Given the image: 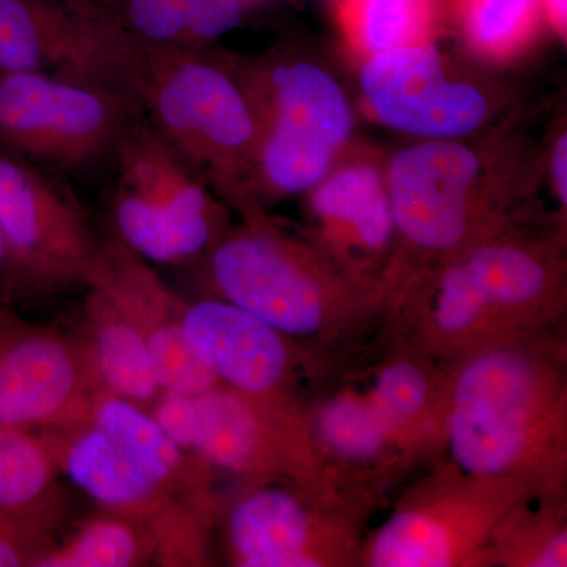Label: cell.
<instances>
[{
  "label": "cell",
  "mask_w": 567,
  "mask_h": 567,
  "mask_svg": "<svg viewBox=\"0 0 567 567\" xmlns=\"http://www.w3.org/2000/svg\"><path fill=\"white\" fill-rule=\"evenodd\" d=\"M200 50L140 48L130 91L205 185L241 199L259 140L256 112L244 85Z\"/></svg>",
  "instance_id": "obj_1"
},
{
  "label": "cell",
  "mask_w": 567,
  "mask_h": 567,
  "mask_svg": "<svg viewBox=\"0 0 567 567\" xmlns=\"http://www.w3.org/2000/svg\"><path fill=\"white\" fill-rule=\"evenodd\" d=\"M142 115L132 92L43 71L0 70V152L80 169L112 158Z\"/></svg>",
  "instance_id": "obj_2"
},
{
  "label": "cell",
  "mask_w": 567,
  "mask_h": 567,
  "mask_svg": "<svg viewBox=\"0 0 567 567\" xmlns=\"http://www.w3.org/2000/svg\"><path fill=\"white\" fill-rule=\"evenodd\" d=\"M112 159V216L123 244L159 264H181L208 248L218 213L208 186L144 115Z\"/></svg>",
  "instance_id": "obj_3"
},
{
  "label": "cell",
  "mask_w": 567,
  "mask_h": 567,
  "mask_svg": "<svg viewBox=\"0 0 567 567\" xmlns=\"http://www.w3.org/2000/svg\"><path fill=\"white\" fill-rule=\"evenodd\" d=\"M245 89L259 125L252 173L274 193L315 189L352 133V110L338 82L300 61L278 63Z\"/></svg>",
  "instance_id": "obj_4"
},
{
  "label": "cell",
  "mask_w": 567,
  "mask_h": 567,
  "mask_svg": "<svg viewBox=\"0 0 567 567\" xmlns=\"http://www.w3.org/2000/svg\"><path fill=\"white\" fill-rule=\"evenodd\" d=\"M137 50L92 0H0V70L130 91Z\"/></svg>",
  "instance_id": "obj_5"
},
{
  "label": "cell",
  "mask_w": 567,
  "mask_h": 567,
  "mask_svg": "<svg viewBox=\"0 0 567 567\" xmlns=\"http://www.w3.org/2000/svg\"><path fill=\"white\" fill-rule=\"evenodd\" d=\"M0 230L33 289L87 282L100 244L80 205L35 164L0 152Z\"/></svg>",
  "instance_id": "obj_6"
},
{
  "label": "cell",
  "mask_w": 567,
  "mask_h": 567,
  "mask_svg": "<svg viewBox=\"0 0 567 567\" xmlns=\"http://www.w3.org/2000/svg\"><path fill=\"white\" fill-rule=\"evenodd\" d=\"M99 386L85 342L21 322L0 308V427L76 423Z\"/></svg>",
  "instance_id": "obj_7"
},
{
  "label": "cell",
  "mask_w": 567,
  "mask_h": 567,
  "mask_svg": "<svg viewBox=\"0 0 567 567\" xmlns=\"http://www.w3.org/2000/svg\"><path fill=\"white\" fill-rule=\"evenodd\" d=\"M535 404V371L520 354L496 350L466 365L450 417L458 466L477 476L506 472L524 450Z\"/></svg>",
  "instance_id": "obj_8"
},
{
  "label": "cell",
  "mask_w": 567,
  "mask_h": 567,
  "mask_svg": "<svg viewBox=\"0 0 567 567\" xmlns=\"http://www.w3.org/2000/svg\"><path fill=\"white\" fill-rule=\"evenodd\" d=\"M361 87L377 118L425 140H456L476 132L488 115L486 96L450 81L427 43L377 52L361 70Z\"/></svg>",
  "instance_id": "obj_9"
},
{
  "label": "cell",
  "mask_w": 567,
  "mask_h": 567,
  "mask_svg": "<svg viewBox=\"0 0 567 567\" xmlns=\"http://www.w3.org/2000/svg\"><path fill=\"white\" fill-rule=\"evenodd\" d=\"M481 173L477 153L453 140H429L395 153L386 177L394 226L421 248H454L468 229Z\"/></svg>",
  "instance_id": "obj_10"
},
{
  "label": "cell",
  "mask_w": 567,
  "mask_h": 567,
  "mask_svg": "<svg viewBox=\"0 0 567 567\" xmlns=\"http://www.w3.org/2000/svg\"><path fill=\"white\" fill-rule=\"evenodd\" d=\"M212 278L226 301L281 334L316 333L323 320L319 286L289 246L262 227L230 235L213 249Z\"/></svg>",
  "instance_id": "obj_11"
},
{
  "label": "cell",
  "mask_w": 567,
  "mask_h": 567,
  "mask_svg": "<svg viewBox=\"0 0 567 567\" xmlns=\"http://www.w3.org/2000/svg\"><path fill=\"white\" fill-rule=\"evenodd\" d=\"M89 278L102 284L144 334L159 390L199 395L218 386L219 380L205 368L186 339L182 301L121 238L100 245Z\"/></svg>",
  "instance_id": "obj_12"
},
{
  "label": "cell",
  "mask_w": 567,
  "mask_h": 567,
  "mask_svg": "<svg viewBox=\"0 0 567 567\" xmlns=\"http://www.w3.org/2000/svg\"><path fill=\"white\" fill-rule=\"evenodd\" d=\"M181 319L197 358L238 393L267 394L282 382L286 347L262 320L226 300L182 303Z\"/></svg>",
  "instance_id": "obj_13"
},
{
  "label": "cell",
  "mask_w": 567,
  "mask_h": 567,
  "mask_svg": "<svg viewBox=\"0 0 567 567\" xmlns=\"http://www.w3.org/2000/svg\"><path fill=\"white\" fill-rule=\"evenodd\" d=\"M80 431L54 454L70 480L100 505L141 524H156L164 543L181 536L183 516L166 491L99 425L84 420Z\"/></svg>",
  "instance_id": "obj_14"
},
{
  "label": "cell",
  "mask_w": 567,
  "mask_h": 567,
  "mask_svg": "<svg viewBox=\"0 0 567 567\" xmlns=\"http://www.w3.org/2000/svg\"><path fill=\"white\" fill-rule=\"evenodd\" d=\"M85 286V344L100 388L134 404H148L162 390L153 375L144 334L102 284L89 278Z\"/></svg>",
  "instance_id": "obj_15"
},
{
  "label": "cell",
  "mask_w": 567,
  "mask_h": 567,
  "mask_svg": "<svg viewBox=\"0 0 567 567\" xmlns=\"http://www.w3.org/2000/svg\"><path fill=\"white\" fill-rule=\"evenodd\" d=\"M229 536L240 566H320L305 554L308 513L287 492L260 491L241 499L230 516Z\"/></svg>",
  "instance_id": "obj_16"
},
{
  "label": "cell",
  "mask_w": 567,
  "mask_h": 567,
  "mask_svg": "<svg viewBox=\"0 0 567 567\" xmlns=\"http://www.w3.org/2000/svg\"><path fill=\"white\" fill-rule=\"evenodd\" d=\"M55 465L48 440L0 427V520L48 536L59 506Z\"/></svg>",
  "instance_id": "obj_17"
},
{
  "label": "cell",
  "mask_w": 567,
  "mask_h": 567,
  "mask_svg": "<svg viewBox=\"0 0 567 567\" xmlns=\"http://www.w3.org/2000/svg\"><path fill=\"white\" fill-rule=\"evenodd\" d=\"M317 216L336 226L350 227L364 248H385L393 234V213L386 178L371 163L339 167L311 189Z\"/></svg>",
  "instance_id": "obj_18"
},
{
  "label": "cell",
  "mask_w": 567,
  "mask_h": 567,
  "mask_svg": "<svg viewBox=\"0 0 567 567\" xmlns=\"http://www.w3.org/2000/svg\"><path fill=\"white\" fill-rule=\"evenodd\" d=\"M84 420L99 425L125 447L169 494H183L188 477L186 451L175 445L155 417L142 412L140 405L102 390L92 394Z\"/></svg>",
  "instance_id": "obj_19"
},
{
  "label": "cell",
  "mask_w": 567,
  "mask_h": 567,
  "mask_svg": "<svg viewBox=\"0 0 567 567\" xmlns=\"http://www.w3.org/2000/svg\"><path fill=\"white\" fill-rule=\"evenodd\" d=\"M262 445V424L251 402L238 391L218 390L194 395L188 451L233 472L256 462Z\"/></svg>",
  "instance_id": "obj_20"
},
{
  "label": "cell",
  "mask_w": 567,
  "mask_h": 567,
  "mask_svg": "<svg viewBox=\"0 0 567 567\" xmlns=\"http://www.w3.org/2000/svg\"><path fill=\"white\" fill-rule=\"evenodd\" d=\"M350 40L368 54L425 43L434 22L432 0H342Z\"/></svg>",
  "instance_id": "obj_21"
},
{
  "label": "cell",
  "mask_w": 567,
  "mask_h": 567,
  "mask_svg": "<svg viewBox=\"0 0 567 567\" xmlns=\"http://www.w3.org/2000/svg\"><path fill=\"white\" fill-rule=\"evenodd\" d=\"M152 537L132 517L95 518L80 528L62 547L48 548L37 567H130L151 554Z\"/></svg>",
  "instance_id": "obj_22"
},
{
  "label": "cell",
  "mask_w": 567,
  "mask_h": 567,
  "mask_svg": "<svg viewBox=\"0 0 567 567\" xmlns=\"http://www.w3.org/2000/svg\"><path fill=\"white\" fill-rule=\"evenodd\" d=\"M487 305H524L546 289L547 275L535 257L514 246L477 249L464 262Z\"/></svg>",
  "instance_id": "obj_23"
},
{
  "label": "cell",
  "mask_w": 567,
  "mask_h": 567,
  "mask_svg": "<svg viewBox=\"0 0 567 567\" xmlns=\"http://www.w3.org/2000/svg\"><path fill=\"white\" fill-rule=\"evenodd\" d=\"M453 557L447 529L435 518L406 511L391 518L372 544L375 567H445Z\"/></svg>",
  "instance_id": "obj_24"
},
{
  "label": "cell",
  "mask_w": 567,
  "mask_h": 567,
  "mask_svg": "<svg viewBox=\"0 0 567 567\" xmlns=\"http://www.w3.org/2000/svg\"><path fill=\"white\" fill-rule=\"evenodd\" d=\"M540 0H462V24L476 51L506 55L535 29Z\"/></svg>",
  "instance_id": "obj_25"
},
{
  "label": "cell",
  "mask_w": 567,
  "mask_h": 567,
  "mask_svg": "<svg viewBox=\"0 0 567 567\" xmlns=\"http://www.w3.org/2000/svg\"><path fill=\"white\" fill-rule=\"evenodd\" d=\"M320 435L331 450L349 458H371L382 450L390 432L372 402L338 398L324 406L319 421Z\"/></svg>",
  "instance_id": "obj_26"
},
{
  "label": "cell",
  "mask_w": 567,
  "mask_h": 567,
  "mask_svg": "<svg viewBox=\"0 0 567 567\" xmlns=\"http://www.w3.org/2000/svg\"><path fill=\"white\" fill-rule=\"evenodd\" d=\"M425 393L427 385L423 372L416 365L398 363L380 372L371 402L391 431L420 412Z\"/></svg>",
  "instance_id": "obj_27"
},
{
  "label": "cell",
  "mask_w": 567,
  "mask_h": 567,
  "mask_svg": "<svg viewBox=\"0 0 567 567\" xmlns=\"http://www.w3.org/2000/svg\"><path fill=\"white\" fill-rule=\"evenodd\" d=\"M487 303L464 264L447 270L435 305V322L447 333H461L476 322Z\"/></svg>",
  "instance_id": "obj_28"
},
{
  "label": "cell",
  "mask_w": 567,
  "mask_h": 567,
  "mask_svg": "<svg viewBox=\"0 0 567 567\" xmlns=\"http://www.w3.org/2000/svg\"><path fill=\"white\" fill-rule=\"evenodd\" d=\"M196 47L219 39L244 18L241 0H175Z\"/></svg>",
  "instance_id": "obj_29"
},
{
  "label": "cell",
  "mask_w": 567,
  "mask_h": 567,
  "mask_svg": "<svg viewBox=\"0 0 567 567\" xmlns=\"http://www.w3.org/2000/svg\"><path fill=\"white\" fill-rule=\"evenodd\" d=\"M48 548V536L0 520V567L35 566Z\"/></svg>",
  "instance_id": "obj_30"
},
{
  "label": "cell",
  "mask_w": 567,
  "mask_h": 567,
  "mask_svg": "<svg viewBox=\"0 0 567 567\" xmlns=\"http://www.w3.org/2000/svg\"><path fill=\"white\" fill-rule=\"evenodd\" d=\"M32 286L18 267L9 244L0 230V306L11 303L21 295L31 292Z\"/></svg>",
  "instance_id": "obj_31"
},
{
  "label": "cell",
  "mask_w": 567,
  "mask_h": 567,
  "mask_svg": "<svg viewBox=\"0 0 567 567\" xmlns=\"http://www.w3.org/2000/svg\"><path fill=\"white\" fill-rule=\"evenodd\" d=\"M551 175L559 203L567 204V136L563 133L551 153Z\"/></svg>",
  "instance_id": "obj_32"
},
{
  "label": "cell",
  "mask_w": 567,
  "mask_h": 567,
  "mask_svg": "<svg viewBox=\"0 0 567 567\" xmlns=\"http://www.w3.org/2000/svg\"><path fill=\"white\" fill-rule=\"evenodd\" d=\"M566 548L567 536L566 532L559 533L554 539L548 540L546 547L540 551L539 557L533 561L536 567H559L566 566Z\"/></svg>",
  "instance_id": "obj_33"
},
{
  "label": "cell",
  "mask_w": 567,
  "mask_h": 567,
  "mask_svg": "<svg viewBox=\"0 0 567 567\" xmlns=\"http://www.w3.org/2000/svg\"><path fill=\"white\" fill-rule=\"evenodd\" d=\"M540 6L546 10L551 24H554L559 32H566L567 0H540Z\"/></svg>",
  "instance_id": "obj_34"
},
{
  "label": "cell",
  "mask_w": 567,
  "mask_h": 567,
  "mask_svg": "<svg viewBox=\"0 0 567 567\" xmlns=\"http://www.w3.org/2000/svg\"><path fill=\"white\" fill-rule=\"evenodd\" d=\"M0 308H2V306H0ZM3 308H6V306H3Z\"/></svg>",
  "instance_id": "obj_35"
}]
</instances>
